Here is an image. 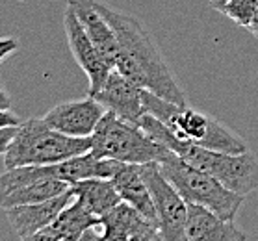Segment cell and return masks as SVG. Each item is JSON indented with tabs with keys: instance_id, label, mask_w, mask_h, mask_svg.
I'll return each mask as SVG.
<instances>
[{
	"instance_id": "obj_20",
	"label": "cell",
	"mask_w": 258,
	"mask_h": 241,
	"mask_svg": "<svg viewBox=\"0 0 258 241\" xmlns=\"http://www.w3.org/2000/svg\"><path fill=\"white\" fill-rule=\"evenodd\" d=\"M19 39L17 37H0V63L10 58L13 52H17Z\"/></svg>"
},
{
	"instance_id": "obj_6",
	"label": "cell",
	"mask_w": 258,
	"mask_h": 241,
	"mask_svg": "<svg viewBox=\"0 0 258 241\" xmlns=\"http://www.w3.org/2000/svg\"><path fill=\"white\" fill-rule=\"evenodd\" d=\"M158 167L186 202L205 206L219 217L229 221L236 219L245 199L243 195L230 191L217 178L184 162L175 152L167 156L164 162H158Z\"/></svg>"
},
{
	"instance_id": "obj_16",
	"label": "cell",
	"mask_w": 258,
	"mask_h": 241,
	"mask_svg": "<svg viewBox=\"0 0 258 241\" xmlns=\"http://www.w3.org/2000/svg\"><path fill=\"white\" fill-rule=\"evenodd\" d=\"M112 182L123 202L134 206L141 215H145L151 223L158 226L153 197H151V191H149L145 180L141 177L140 164H121L117 173L112 177Z\"/></svg>"
},
{
	"instance_id": "obj_2",
	"label": "cell",
	"mask_w": 258,
	"mask_h": 241,
	"mask_svg": "<svg viewBox=\"0 0 258 241\" xmlns=\"http://www.w3.org/2000/svg\"><path fill=\"white\" fill-rule=\"evenodd\" d=\"M141 100L145 113H151L160 119L171 132L180 139L191 141L205 148L219 152H245L249 150L243 137L225 126L221 121L208 113L197 112L189 106H178L175 102L164 100L149 89L141 91Z\"/></svg>"
},
{
	"instance_id": "obj_17",
	"label": "cell",
	"mask_w": 258,
	"mask_h": 241,
	"mask_svg": "<svg viewBox=\"0 0 258 241\" xmlns=\"http://www.w3.org/2000/svg\"><path fill=\"white\" fill-rule=\"evenodd\" d=\"M67 189H71V184L63 182L59 178H52V177L34 178V180H30V182L23 184V186L12 189L8 195H4L0 199V210H8L12 206L41 202V200L52 199L56 195L65 193Z\"/></svg>"
},
{
	"instance_id": "obj_10",
	"label": "cell",
	"mask_w": 258,
	"mask_h": 241,
	"mask_svg": "<svg viewBox=\"0 0 258 241\" xmlns=\"http://www.w3.org/2000/svg\"><path fill=\"white\" fill-rule=\"evenodd\" d=\"M104 112V106L99 100L88 95L86 99L67 100V102L56 104L43 115V121L65 135L89 137Z\"/></svg>"
},
{
	"instance_id": "obj_19",
	"label": "cell",
	"mask_w": 258,
	"mask_h": 241,
	"mask_svg": "<svg viewBox=\"0 0 258 241\" xmlns=\"http://www.w3.org/2000/svg\"><path fill=\"white\" fill-rule=\"evenodd\" d=\"M256 10L258 0H227V4L219 12L223 13L225 17H229L232 23L247 28L251 24V19L254 17Z\"/></svg>"
},
{
	"instance_id": "obj_26",
	"label": "cell",
	"mask_w": 258,
	"mask_h": 241,
	"mask_svg": "<svg viewBox=\"0 0 258 241\" xmlns=\"http://www.w3.org/2000/svg\"><path fill=\"white\" fill-rule=\"evenodd\" d=\"M19 2H24V0H19Z\"/></svg>"
},
{
	"instance_id": "obj_23",
	"label": "cell",
	"mask_w": 258,
	"mask_h": 241,
	"mask_svg": "<svg viewBox=\"0 0 258 241\" xmlns=\"http://www.w3.org/2000/svg\"><path fill=\"white\" fill-rule=\"evenodd\" d=\"M10 108H12V97L0 82V110H10Z\"/></svg>"
},
{
	"instance_id": "obj_11",
	"label": "cell",
	"mask_w": 258,
	"mask_h": 241,
	"mask_svg": "<svg viewBox=\"0 0 258 241\" xmlns=\"http://www.w3.org/2000/svg\"><path fill=\"white\" fill-rule=\"evenodd\" d=\"M141 91L143 89L136 86L130 78L121 74L117 69H112L102 88L91 97L99 100L106 112L115 113L119 119L140 126V119L145 113Z\"/></svg>"
},
{
	"instance_id": "obj_18",
	"label": "cell",
	"mask_w": 258,
	"mask_h": 241,
	"mask_svg": "<svg viewBox=\"0 0 258 241\" xmlns=\"http://www.w3.org/2000/svg\"><path fill=\"white\" fill-rule=\"evenodd\" d=\"M71 188L75 197L82 200L89 212H93L99 217L121 202V197L113 186L112 178H86V180L75 182Z\"/></svg>"
},
{
	"instance_id": "obj_7",
	"label": "cell",
	"mask_w": 258,
	"mask_h": 241,
	"mask_svg": "<svg viewBox=\"0 0 258 241\" xmlns=\"http://www.w3.org/2000/svg\"><path fill=\"white\" fill-rule=\"evenodd\" d=\"M140 171L153 197L162 241H186L184 224H186L188 202L182 199L175 186L162 175L158 162L140 164Z\"/></svg>"
},
{
	"instance_id": "obj_14",
	"label": "cell",
	"mask_w": 258,
	"mask_h": 241,
	"mask_svg": "<svg viewBox=\"0 0 258 241\" xmlns=\"http://www.w3.org/2000/svg\"><path fill=\"white\" fill-rule=\"evenodd\" d=\"M99 228V215L89 212L82 200L73 197L69 204L58 213L52 223L39 230L32 239H56V241H78L89 230Z\"/></svg>"
},
{
	"instance_id": "obj_8",
	"label": "cell",
	"mask_w": 258,
	"mask_h": 241,
	"mask_svg": "<svg viewBox=\"0 0 258 241\" xmlns=\"http://www.w3.org/2000/svg\"><path fill=\"white\" fill-rule=\"evenodd\" d=\"M99 228L93 237L102 241H162L158 226L123 200L100 215Z\"/></svg>"
},
{
	"instance_id": "obj_12",
	"label": "cell",
	"mask_w": 258,
	"mask_h": 241,
	"mask_svg": "<svg viewBox=\"0 0 258 241\" xmlns=\"http://www.w3.org/2000/svg\"><path fill=\"white\" fill-rule=\"evenodd\" d=\"M73 197H75V193H73V188H71L65 193L56 195L52 199L41 200V202H32V204L12 206L4 212H6V217L10 221V224H12L13 232L21 239H32L39 230L48 226L54 219L58 217V213L69 204Z\"/></svg>"
},
{
	"instance_id": "obj_22",
	"label": "cell",
	"mask_w": 258,
	"mask_h": 241,
	"mask_svg": "<svg viewBox=\"0 0 258 241\" xmlns=\"http://www.w3.org/2000/svg\"><path fill=\"white\" fill-rule=\"evenodd\" d=\"M15 130L17 126H8V128H0V154L4 156L10 147V143H12L13 135H15Z\"/></svg>"
},
{
	"instance_id": "obj_5",
	"label": "cell",
	"mask_w": 258,
	"mask_h": 241,
	"mask_svg": "<svg viewBox=\"0 0 258 241\" xmlns=\"http://www.w3.org/2000/svg\"><path fill=\"white\" fill-rule=\"evenodd\" d=\"M89 152L97 158L117 159L123 164H149L164 162L171 150L153 141L136 124L119 119L115 113L104 112L93 134L89 135Z\"/></svg>"
},
{
	"instance_id": "obj_21",
	"label": "cell",
	"mask_w": 258,
	"mask_h": 241,
	"mask_svg": "<svg viewBox=\"0 0 258 241\" xmlns=\"http://www.w3.org/2000/svg\"><path fill=\"white\" fill-rule=\"evenodd\" d=\"M23 123L19 115L12 112V110H0V128H8V126H19Z\"/></svg>"
},
{
	"instance_id": "obj_13",
	"label": "cell",
	"mask_w": 258,
	"mask_h": 241,
	"mask_svg": "<svg viewBox=\"0 0 258 241\" xmlns=\"http://www.w3.org/2000/svg\"><path fill=\"white\" fill-rule=\"evenodd\" d=\"M186 241H245L247 235L236 226L234 221L219 217L217 213L201 204L188 202L186 224H184Z\"/></svg>"
},
{
	"instance_id": "obj_15",
	"label": "cell",
	"mask_w": 258,
	"mask_h": 241,
	"mask_svg": "<svg viewBox=\"0 0 258 241\" xmlns=\"http://www.w3.org/2000/svg\"><path fill=\"white\" fill-rule=\"evenodd\" d=\"M69 2L75 8L78 21L84 26L88 37L99 50L100 58L104 59L110 69H115V59L119 52L117 39L112 26L95 8V0H69Z\"/></svg>"
},
{
	"instance_id": "obj_9",
	"label": "cell",
	"mask_w": 258,
	"mask_h": 241,
	"mask_svg": "<svg viewBox=\"0 0 258 241\" xmlns=\"http://www.w3.org/2000/svg\"><path fill=\"white\" fill-rule=\"evenodd\" d=\"M63 28L67 41H69L71 54H73L75 61L80 65V69L86 72V76L89 80V95H95L102 88V84L106 82V78H108L112 69L106 65L104 59L100 58L99 50L95 48V45L88 37L71 2H67L63 12Z\"/></svg>"
},
{
	"instance_id": "obj_25",
	"label": "cell",
	"mask_w": 258,
	"mask_h": 241,
	"mask_svg": "<svg viewBox=\"0 0 258 241\" xmlns=\"http://www.w3.org/2000/svg\"><path fill=\"white\" fill-rule=\"evenodd\" d=\"M208 2H210V6L214 8V10H217V12L227 4V0H208Z\"/></svg>"
},
{
	"instance_id": "obj_4",
	"label": "cell",
	"mask_w": 258,
	"mask_h": 241,
	"mask_svg": "<svg viewBox=\"0 0 258 241\" xmlns=\"http://www.w3.org/2000/svg\"><path fill=\"white\" fill-rule=\"evenodd\" d=\"M89 147V137L65 135L48 126L43 117H34L17 126L4 154V165L6 169L23 165H52L88 152Z\"/></svg>"
},
{
	"instance_id": "obj_3",
	"label": "cell",
	"mask_w": 258,
	"mask_h": 241,
	"mask_svg": "<svg viewBox=\"0 0 258 241\" xmlns=\"http://www.w3.org/2000/svg\"><path fill=\"white\" fill-rule=\"evenodd\" d=\"M160 145L169 148L178 158L217 178L225 188L238 195H249L258 189V158L245 152H219L180 139L169 128L160 134Z\"/></svg>"
},
{
	"instance_id": "obj_1",
	"label": "cell",
	"mask_w": 258,
	"mask_h": 241,
	"mask_svg": "<svg viewBox=\"0 0 258 241\" xmlns=\"http://www.w3.org/2000/svg\"><path fill=\"white\" fill-rule=\"evenodd\" d=\"M95 8L112 26L117 39L119 52L115 69L141 89H149L151 93L178 106H188L186 93L175 80V74L167 67L158 45L145 26L132 15L115 12L97 0Z\"/></svg>"
},
{
	"instance_id": "obj_24",
	"label": "cell",
	"mask_w": 258,
	"mask_h": 241,
	"mask_svg": "<svg viewBox=\"0 0 258 241\" xmlns=\"http://www.w3.org/2000/svg\"><path fill=\"white\" fill-rule=\"evenodd\" d=\"M247 28L252 32V36L258 37V10H256V13H254V17L251 19V24H249Z\"/></svg>"
}]
</instances>
